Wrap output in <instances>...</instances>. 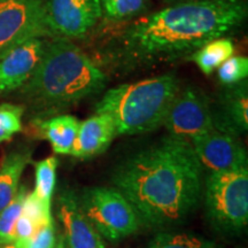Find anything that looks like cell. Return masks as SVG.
Wrapping results in <instances>:
<instances>
[{"label":"cell","instance_id":"cell-1","mask_svg":"<svg viewBox=\"0 0 248 248\" xmlns=\"http://www.w3.org/2000/svg\"><path fill=\"white\" fill-rule=\"evenodd\" d=\"M202 173L191 142L168 135L126 157L111 182L140 224L164 228L182 222L199 203Z\"/></svg>","mask_w":248,"mask_h":248},{"label":"cell","instance_id":"cell-2","mask_svg":"<svg viewBox=\"0 0 248 248\" xmlns=\"http://www.w3.org/2000/svg\"><path fill=\"white\" fill-rule=\"evenodd\" d=\"M245 0H192L132 21L116 36L124 63L144 66L177 60L243 26Z\"/></svg>","mask_w":248,"mask_h":248},{"label":"cell","instance_id":"cell-3","mask_svg":"<svg viewBox=\"0 0 248 248\" xmlns=\"http://www.w3.org/2000/svg\"><path fill=\"white\" fill-rule=\"evenodd\" d=\"M106 84V75L84 52L70 39L53 37L46 43L38 66L20 90L35 119H46L98 94Z\"/></svg>","mask_w":248,"mask_h":248},{"label":"cell","instance_id":"cell-4","mask_svg":"<svg viewBox=\"0 0 248 248\" xmlns=\"http://www.w3.org/2000/svg\"><path fill=\"white\" fill-rule=\"evenodd\" d=\"M179 90V79L172 74L122 84L105 93L95 113L111 117L117 136L151 132L163 125Z\"/></svg>","mask_w":248,"mask_h":248},{"label":"cell","instance_id":"cell-5","mask_svg":"<svg viewBox=\"0 0 248 248\" xmlns=\"http://www.w3.org/2000/svg\"><path fill=\"white\" fill-rule=\"evenodd\" d=\"M206 214L217 231L239 233L248 223V167L209 171L202 183Z\"/></svg>","mask_w":248,"mask_h":248},{"label":"cell","instance_id":"cell-6","mask_svg":"<svg viewBox=\"0 0 248 248\" xmlns=\"http://www.w3.org/2000/svg\"><path fill=\"white\" fill-rule=\"evenodd\" d=\"M86 219L102 239L119 241L140 226L131 203L115 187H89L78 198Z\"/></svg>","mask_w":248,"mask_h":248},{"label":"cell","instance_id":"cell-7","mask_svg":"<svg viewBox=\"0 0 248 248\" xmlns=\"http://www.w3.org/2000/svg\"><path fill=\"white\" fill-rule=\"evenodd\" d=\"M52 36L44 0H0V57L33 38Z\"/></svg>","mask_w":248,"mask_h":248},{"label":"cell","instance_id":"cell-8","mask_svg":"<svg viewBox=\"0 0 248 248\" xmlns=\"http://www.w3.org/2000/svg\"><path fill=\"white\" fill-rule=\"evenodd\" d=\"M163 125L168 135L191 142L215 129L214 109L208 97L195 88L179 90Z\"/></svg>","mask_w":248,"mask_h":248},{"label":"cell","instance_id":"cell-9","mask_svg":"<svg viewBox=\"0 0 248 248\" xmlns=\"http://www.w3.org/2000/svg\"><path fill=\"white\" fill-rule=\"evenodd\" d=\"M44 6L53 37L82 38L102 17L100 0H44Z\"/></svg>","mask_w":248,"mask_h":248},{"label":"cell","instance_id":"cell-10","mask_svg":"<svg viewBox=\"0 0 248 248\" xmlns=\"http://www.w3.org/2000/svg\"><path fill=\"white\" fill-rule=\"evenodd\" d=\"M201 166L209 171L247 168V152L237 135L213 129L191 141Z\"/></svg>","mask_w":248,"mask_h":248},{"label":"cell","instance_id":"cell-11","mask_svg":"<svg viewBox=\"0 0 248 248\" xmlns=\"http://www.w3.org/2000/svg\"><path fill=\"white\" fill-rule=\"evenodd\" d=\"M47 40L33 38L0 57V97L21 89L38 66Z\"/></svg>","mask_w":248,"mask_h":248},{"label":"cell","instance_id":"cell-12","mask_svg":"<svg viewBox=\"0 0 248 248\" xmlns=\"http://www.w3.org/2000/svg\"><path fill=\"white\" fill-rule=\"evenodd\" d=\"M58 218L62 225L63 248H106L104 239L82 213L78 197L71 190L59 195Z\"/></svg>","mask_w":248,"mask_h":248},{"label":"cell","instance_id":"cell-13","mask_svg":"<svg viewBox=\"0 0 248 248\" xmlns=\"http://www.w3.org/2000/svg\"><path fill=\"white\" fill-rule=\"evenodd\" d=\"M117 137L114 121L107 114L95 113L79 122L78 133L70 155L77 159H90L104 153Z\"/></svg>","mask_w":248,"mask_h":248},{"label":"cell","instance_id":"cell-14","mask_svg":"<svg viewBox=\"0 0 248 248\" xmlns=\"http://www.w3.org/2000/svg\"><path fill=\"white\" fill-rule=\"evenodd\" d=\"M216 129L237 135L248 128L247 83L229 85L221 97V111L214 110Z\"/></svg>","mask_w":248,"mask_h":248},{"label":"cell","instance_id":"cell-15","mask_svg":"<svg viewBox=\"0 0 248 248\" xmlns=\"http://www.w3.org/2000/svg\"><path fill=\"white\" fill-rule=\"evenodd\" d=\"M36 131L51 144L57 154L70 155L78 133L79 121L68 114L33 120Z\"/></svg>","mask_w":248,"mask_h":248},{"label":"cell","instance_id":"cell-16","mask_svg":"<svg viewBox=\"0 0 248 248\" xmlns=\"http://www.w3.org/2000/svg\"><path fill=\"white\" fill-rule=\"evenodd\" d=\"M31 155L30 148H18L0 161V213L16 195L22 173L31 162Z\"/></svg>","mask_w":248,"mask_h":248},{"label":"cell","instance_id":"cell-17","mask_svg":"<svg viewBox=\"0 0 248 248\" xmlns=\"http://www.w3.org/2000/svg\"><path fill=\"white\" fill-rule=\"evenodd\" d=\"M234 44L230 38H218L207 43L194 53H192V60L199 67V69L206 75H210L222 63L233 57Z\"/></svg>","mask_w":248,"mask_h":248},{"label":"cell","instance_id":"cell-18","mask_svg":"<svg viewBox=\"0 0 248 248\" xmlns=\"http://www.w3.org/2000/svg\"><path fill=\"white\" fill-rule=\"evenodd\" d=\"M58 164L59 161L55 156H49L47 159L35 163L36 185L33 192L39 199L49 204H51L55 182H57Z\"/></svg>","mask_w":248,"mask_h":248},{"label":"cell","instance_id":"cell-19","mask_svg":"<svg viewBox=\"0 0 248 248\" xmlns=\"http://www.w3.org/2000/svg\"><path fill=\"white\" fill-rule=\"evenodd\" d=\"M28 194L26 186L18 187L14 199L0 213V246L14 243L15 225L22 213V206Z\"/></svg>","mask_w":248,"mask_h":248},{"label":"cell","instance_id":"cell-20","mask_svg":"<svg viewBox=\"0 0 248 248\" xmlns=\"http://www.w3.org/2000/svg\"><path fill=\"white\" fill-rule=\"evenodd\" d=\"M147 248H222L219 245L188 233L161 232L151 241Z\"/></svg>","mask_w":248,"mask_h":248},{"label":"cell","instance_id":"cell-21","mask_svg":"<svg viewBox=\"0 0 248 248\" xmlns=\"http://www.w3.org/2000/svg\"><path fill=\"white\" fill-rule=\"evenodd\" d=\"M102 15L110 21H122L146 11L148 0H100Z\"/></svg>","mask_w":248,"mask_h":248},{"label":"cell","instance_id":"cell-22","mask_svg":"<svg viewBox=\"0 0 248 248\" xmlns=\"http://www.w3.org/2000/svg\"><path fill=\"white\" fill-rule=\"evenodd\" d=\"M26 108L22 105H0V144L8 141L22 130V116Z\"/></svg>","mask_w":248,"mask_h":248},{"label":"cell","instance_id":"cell-23","mask_svg":"<svg viewBox=\"0 0 248 248\" xmlns=\"http://www.w3.org/2000/svg\"><path fill=\"white\" fill-rule=\"evenodd\" d=\"M218 78L223 84L234 85L243 82L248 76L247 57H231L218 68Z\"/></svg>","mask_w":248,"mask_h":248},{"label":"cell","instance_id":"cell-24","mask_svg":"<svg viewBox=\"0 0 248 248\" xmlns=\"http://www.w3.org/2000/svg\"><path fill=\"white\" fill-rule=\"evenodd\" d=\"M22 214L29 217L38 229L47 224L48 222L53 221L51 204L39 199L33 191L28 192L22 206Z\"/></svg>","mask_w":248,"mask_h":248},{"label":"cell","instance_id":"cell-25","mask_svg":"<svg viewBox=\"0 0 248 248\" xmlns=\"http://www.w3.org/2000/svg\"><path fill=\"white\" fill-rule=\"evenodd\" d=\"M59 234L55 228L54 221L43 225L26 244L21 245V248H54L58 243Z\"/></svg>","mask_w":248,"mask_h":248},{"label":"cell","instance_id":"cell-26","mask_svg":"<svg viewBox=\"0 0 248 248\" xmlns=\"http://www.w3.org/2000/svg\"><path fill=\"white\" fill-rule=\"evenodd\" d=\"M37 230H38V228H37L35 223L31 221L29 217L21 213L16 222V225H15L14 241L21 245L26 244L36 233Z\"/></svg>","mask_w":248,"mask_h":248},{"label":"cell","instance_id":"cell-27","mask_svg":"<svg viewBox=\"0 0 248 248\" xmlns=\"http://www.w3.org/2000/svg\"><path fill=\"white\" fill-rule=\"evenodd\" d=\"M0 248H21V246L16 243V241H14V243L2 245V246H0Z\"/></svg>","mask_w":248,"mask_h":248},{"label":"cell","instance_id":"cell-28","mask_svg":"<svg viewBox=\"0 0 248 248\" xmlns=\"http://www.w3.org/2000/svg\"><path fill=\"white\" fill-rule=\"evenodd\" d=\"M54 248H63V241H62V237H61V233L59 234V238H58V243L55 245Z\"/></svg>","mask_w":248,"mask_h":248}]
</instances>
